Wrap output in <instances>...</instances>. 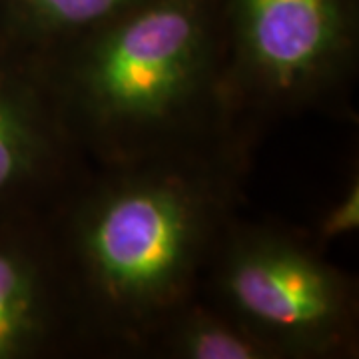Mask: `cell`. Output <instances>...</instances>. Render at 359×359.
<instances>
[{
	"label": "cell",
	"mask_w": 359,
	"mask_h": 359,
	"mask_svg": "<svg viewBox=\"0 0 359 359\" xmlns=\"http://www.w3.org/2000/svg\"><path fill=\"white\" fill-rule=\"evenodd\" d=\"M254 142L94 166L48 212L80 355L140 358L200 295L240 216Z\"/></svg>",
	"instance_id": "6da1fadb"
},
{
	"label": "cell",
	"mask_w": 359,
	"mask_h": 359,
	"mask_svg": "<svg viewBox=\"0 0 359 359\" xmlns=\"http://www.w3.org/2000/svg\"><path fill=\"white\" fill-rule=\"evenodd\" d=\"M30 60L94 166L257 140L231 104L226 0H144Z\"/></svg>",
	"instance_id": "7a4b0ae2"
},
{
	"label": "cell",
	"mask_w": 359,
	"mask_h": 359,
	"mask_svg": "<svg viewBox=\"0 0 359 359\" xmlns=\"http://www.w3.org/2000/svg\"><path fill=\"white\" fill-rule=\"evenodd\" d=\"M200 295L280 359L358 358V283L323 257L313 236L238 216L208 264Z\"/></svg>",
	"instance_id": "3957f363"
},
{
	"label": "cell",
	"mask_w": 359,
	"mask_h": 359,
	"mask_svg": "<svg viewBox=\"0 0 359 359\" xmlns=\"http://www.w3.org/2000/svg\"><path fill=\"white\" fill-rule=\"evenodd\" d=\"M228 86L259 136L276 120L346 110L359 62V0H226Z\"/></svg>",
	"instance_id": "277c9868"
},
{
	"label": "cell",
	"mask_w": 359,
	"mask_h": 359,
	"mask_svg": "<svg viewBox=\"0 0 359 359\" xmlns=\"http://www.w3.org/2000/svg\"><path fill=\"white\" fill-rule=\"evenodd\" d=\"M88 166L39 68L0 44V216L50 212Z\"/></svg>",
	"instance_id": "5b68a950"
},
{
	"label": "cell",
	"mask_w": 359,
	"mask_h": 359,
	"mask_svg": "<svg viewBox=\"0 0 359 359\" xmlns=\"http://www.w3.org/2000/svg\"><path fill=\"white\" fill-rule=\"evenodd\" d=\"M80 355L48 212L0 216V359Z\"/></svg>",
	"instance_id": "8992f818"
},
{
	"label": "cell",
	"mask_w": 359,
	"mask_h": 359,
	"mask_svg": "<svg viewBox=\"0 0 359 359\" xmlns=\"http://www.w3.org/2000/svg\"><path fill=\"white\" fill-rule=\"evenodd\" d=\"M144 0H0V44L36 58Z\"/></svg>",
	"instance_id": "52a82bcc"
},
{
	"label": "cell",
	"mask_w": 359,
	"mask_h": 359,
	"mask_svg": "<svg viewBox=\"0 0 359 359\" xmlns=\"http://www.w3.org/2000/svg\"><path fill=\"white\" fill-rule=\"evenodd\" d=\"M142 358L152 359H280L240 321L194 297L168 318L144 347Z\"/></svg>",
	"instance_id": "ba28073f"
},
{
	"label": "cell",
	"mask_w": 359,
	"mask_h": 359,
	"mask_svg": "<svg viewBox=\"0 0 359 359\" xmlns=\"http://www.w3.org/2000/svg\"><path fill=\"white\" fill-rule=\"evenodd\" d=\"M359 228V178L358 174L347 182L346 190L335 198L321 214L313 240L320 245L349 236Z\"/></svg>",
	"instance_id": "9c48e42d"
}]
</instances>
